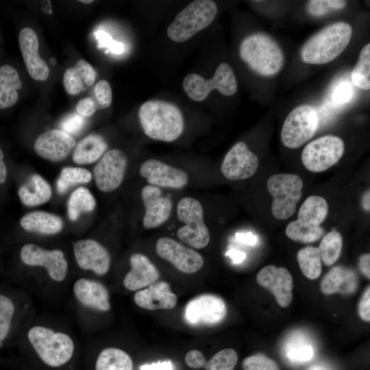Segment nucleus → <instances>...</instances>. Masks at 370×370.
Here are the masks:
<instances>
[{"label":"nucleus","mask_w":370,"mask_h":370,"mask_svg":"<svg viewBox=\"0 0 370 370\" xmlns=\"http://www.w3.org/2000/svg\"><path fill=\"white\" fill-rule=\"evenodd\" d=\"M138 117L145 134L156 140L174 141L184 131L181 110L168 101L158 99L145 101L140 107Z\"/></svg>","instance_id":"1"},{"label":"nucleus","mask_w":370,"mask_h":370,"mask_svg":"<svg viewBox=\"0 0 370 370\" xmlns=\"http://www.w3.org/2000/svg\"><path fill=\"white\" fill-rule=\"evenodd\" d=\"M352 35V28L345 22L328 25L304 43L301 49V59L311 64L329 63L345 49Z\"/></svg>","instance_id":"2"},{"label":"nucleus","mask_w":370,"mask_h":370,"mask_svg":"<svg viewBox=\"0 0 370 370\" xmlns=\"http://www.w3.org/2000/svg\"><path fill=\"white\" fill-rule=\"evenodd\" d=\"M27 338L40 362L50 369H59L73 358L75 345L66 334L36 325L27 332Z\"/></svg>","instance_id":"3"},{"label":"nucleus","mask_w":370,"mask_h":370,"mask_svg":"<svg viewBox=\"0 0 370 370\" xmlns=\"http://www.w3.org/2000/svg\"><path fill=\"white\" fill-rule=\"evenodd\" d=\"M239 54L254 71L266 77L279 73L284 63V53L278 43L263 33L247 36L241 43Z\"/></svg>","instance_id":"4"},{"label":"nucleus","mask_w":370,"mask_h":370,"mask_svg":"<svg viewBox=\"0 0 370 370\" xmlns=\"http://www.w3.org/2000/svg\"><path fill=\"white\" fill-rule=\"evenodd\" d=\"M217 12V6L214 1H193L177 14L167 28V35L174 42H184L207 27L213 21Z\"/></svg>","instance_id":"5"},{"label":"nucleus","mask_w":370,"mask_h":370,"mask_svg":"<svg viewBox=\"0 0 370 370\" xmlns=\"http://www.w3.org/2000/svg\"><path fill=\"white\" fill-rule=\"evenodd\" d=\"M177 214L184 223L177 230V238L191 247L200 249L206 247L210 241L208 228L204 220V210L197 199L186 197L177 205Z\"/></svg>","instance_id":"6"},{"label":"nucleus","mask_w":370,"mask_h":370,"mask_svg":"<svg viewBox=\"0 0 370 370\" xmlns=\"http://www.w3.org/2000/svg\"><path fill=\"white\" fill-rule=\"evenodd\" d=\"M267 186L273 198L271 205L273 216L279 220L291 217L301 197L302 179L296 174L277 173L269 177Z\"/></svg>","instance_id":"7"},{"label":"nucleus","mask_w":370,"mask_h":370,"mask_svg":"<svg viewBox=\"0 0 370 370\" xmlns=\"http://www.w3.org/2000/svg\"><path fill=\"white\" fill-rule=\"evenodd\" d=\"M182 86L187 95L195 101L204 100L213 89H217L223 95L231 96L238 88L234 73L225 62L218 66L211 79H206L198 74L190 73L184 77Z\"/></svg>","instance_id":"8"},{"label":"nucleus","mask_w":370,"mask_h":370,"mask_svg":"<svg viewBox=\"0 0 370 370\" xmlns=\"http://www.w3.org/2000/svg\"><path fill=\"white\" fill-rule=\"evenodd\" d=\"M318 125L315 109L306 104L299 106L285 119L281 130V140L288 148H298L313 136Z\"/></svg>","instance_id":"9"},{"label":"nucleus","mask_w":370,"mask_h":370,"mask_svg":"<svg viewBox=\"0 0 370 370\" xmlns=\"http://www.w3.org/2000/svg\"><path fill=\"white\" fill-rule=\"evenodd\" d=\"M345 151L343 140L338 136L326 135L307 144L301 153L304 166L314 173L324 171L336 164Z\"/></svg>","instance_id":"10"},{"label":"nucleus","mask_w":370,"mask_h":370,"mask_svg":"<svg viewBox=\"0 0 370 370\" xmlns=\"http://www.w3.org/2000/svg\"><path fill=\"white\" fill-rule=\"evenodd\" d=\"M227 308L220 297L203 294L190 300L184 308V319L191 325H214L225 317Z\"/></svg>","instance_id":"11"},{"label":"nucleus","mask_w":370,"mask_h":370,"mask_svg":"<svg viewBox=\"0 0 370 370\" xmlns=\"http://www.w3.org/2000/svg\"><path fill=\"white\" fill-rule=\"evenodd\" d=\"M156 251L184 273H195L204 265V258L199 252L169 237H161L157 241Z\"/></svg>","instance_id":"12"},{"label":"nucleus","mask_w":370,"mask_h":370,"mask_svg":"<svg viewBox=\"0 0 370 370\" xmlns=\"http://www.w3.org/2000/svg\"><path fill=\"white\" fill-rule=\"evenodd\" d=\"M127 165L123 151L112 149L106 151L94 169V176L98 188L106 193L116 190L122 183Z\"/></svg>","instance_id":"13"},{"label":"nucleus","mask_w":370,"mask_h":370,"mask_svg":"<svg viewBox=\"0 0 370 370\" xmlns=\"http://www.w3.org/2000/svg\"><path fill=\"white\" fill-rule=\"evenodd\" d=\"M22 262L28 266L45 267L54 281H63L67 274L68 263L59 249L46 250L34 244H26L21 249Z\"/></svg>","instance_id":"14"},{"label":"nucleus","mask_w":370,"mask_h":370,"mask_svg":"<svg viewBox=\"0 0 370 370\" xmlns=\"http://www.w3.org/2000/svg\"><path fill=\"white\" fill-rule=\"evenodd\" d=\"M258 156L244 142L236 143L227 151L221 164L223 176L232 181L251 177L258 167Z\"/></svg>","instance_id":"15"},{"label":"nucleus","mask_w":370,"mask_h":370,"mask_svg":"<svg viewBox=\"0 0 370 370\" xmlns=\"http://www.w3.org/2000/svg\"><path fill=\"white\" fill-rule=\"evenodd\" d=\"M139 171L149 185L158 188H182L189 180L188 173L184 170L156 159L145 161Z\"/></svg>","instance_id":"16"},{"label":"nucleus","mask_w":370,"mask_h":370,"mask_svg":"<svg viewBox=\"0 0 370 370\" xmlns=\"http://www.w3.org/2000/svg\"><path fill=\"white\" fill-rule=\"evenodd\" d=\"M258 283L269 289L280 306L286 308L292 300L293 278L284 267L268 265L261 269L256 276Z\"/></svg>","instance_id":"17"},{"label":"nucleus","mask_w":370,"mask_h":370,"mask_svg":"<svg viewBox=\"0 0 370 370\" xmlns=\"http://www.w3.org/2000/svg\"><path fill=\"white\" fill-rule=\"evenodd\" d=\"M141 198L145 208L143 224L146 229L157 227L169 218L173 203L162 195L161 190L152 185L145 186L141 190Z\"/></svg>","instance_id":"18"},{"label":"nucleus","mask_w":370,"mask_h":370,"mask_svg":"<svg viewBox=\"0 0 370 370\" xmlns=\"http://www.w3.org/2000/svg\"><path fill=\"white\" fill-rule=\"evenodd\" d=\"M73 137L61 130H49L36 140L34 150L42 158L58 162L66 158L75 147Z\"/></svg>","instance_id":"19"},{"label":"nucleus","mask_w":370,"mask_h":370,"mask_svg":"<svg viewBox=\"0 0 370 370\" xmlns=\"http://www.w3.org/2000/svg\"><path fill=\"white\" fill-rule=\"evenodd\" d=\"M73 252L78 266L84 270H91L99 275L108 273L110 256L107 249L92 239L79 240L73 245Z\"/></svg>","instance_id":"20"},{"label":"nucleus","mask_w":370,"mask_h":370,"mask_svg":"<svg viewBox=\"0 0 370 370\" xmlns=\"http://www.w3.org/2000/svg\"><path fill=\"white\" fill-rule=\"evenodd\" d=\"M18 43L30 76L38 81L46 80L49 75V69L39 55V42L36 32L30 27L23 28L19 33Z\"/></svg>","instance_id":"21"},{"label":"nucleus","mask_w":370,"mask_h":370,"mask_svg":"<svg viewBox=\"0 0 370 370\" xmlns=\"http://www.w3.org/2000/svg\"><path fill=\"white\" fill-rule=\"evenodd\" d=\"M134 299L136 305L148 310H169L177 302L176 295L171 292L169 283L164 281L156 282L146 288L137 291Z\"/></svg>","instance_id":"22"},{"label":"nucleus","mask_w":370,"mask_h":370,"mask_svg":"<svg viewBox=\"0 0 370 370\" xmlns=\"http://www.w3.org/2000/svg\"><path fill=\"white\" fill-rule=\"evenodd\" d=\"M131 269L123 278L124 287L130 291H138L156 282L159 271L144 254L136 253L130 258Z\"/></svg>","instance_id":"23"},{"label":"nucleus","mask_w":370,"mask_h":370,"mask_svg":"<svg viewBox=\"0 0 370 370\" xmlns=\"http://www.w3.org/2000/svg\"><path fill=\"white\" fill-rule=\"evenodd\" d=\"M73 289L76 299L83 306L104 312L110 310L109 293L101 283L81 278L74 283Z\"/></svg>","instance_id":"24"},{"label":"nucleus","mask_w":370,"mask_h":370,"mask_svg":"<svg viewBox=\"0 0 370 370\" xmlns=\"http://www.w3.org/2000/svg\"><path fill=\"white\" fill-rule=\"evenodd\" d=\"M95 78L96 72L92 66L85 60L79 59L74 66L64 72L63 84L69 95H75L91 86Z\"/></svg>","instance_id":"25"},{"label":"nucleus","mask_w":370,"mask_h":370,"mask_svg":"<svg viewBox=\"0 0 370 370\" xmlns=\"http://www.w3.org/2000/svg\"><path fill=\"white\" fill-rule=\"evenodd\" d=\"M357 286V277L350 269L343 267L332 268L322 280L321 288L325 295L334 293L349 294L353 293Z\"/></svg>","instance_id":"26"},{"label":"nucleus","mask_w":370,"mask_h":370,"mask_svg":"<svg viewBox=\"0 0 370 370\" xmlns=\"http://www.w3.org/2000/svg\"><path fill=\"white\" fill-rule=\"evenodd\" d=\"M20 224L29 232L50 235L59 233L63 227L62 220L55 214L44 211H34L23 216Z\"/></svg>","instance_id":"27"},{"label":"nucleus","mask_w":370,"mask_h":370,"mask_svg":"<svg viewBox=\"0 0 370 370\" xmlns=\"http://www.w3.org/2000/svg\"><path fill=\"white\" fill-rule=\"evenodd\" d=\"M18 196L25 206H38L49 200L51 197V188L42 177L33 174L27 182L20 187Z\"/></svg>","instance_id":"28"},{"label":"nucleus","mask_w":370,"mask_h":370,"mask_svg":"<svg viewBox=\"0 0 370 370\" xmlns=\"http://www.w3.org/2000/svg\"><path fill=\"white\" fill-rule=\"evenodd\" d=\"M18 71L12 66H0V109L14 106L18 98V90L22 88Z\"/></svg>","instance_id":"29"},{"label":"nucleus","mask_w":370,"mask_h":370,"mask_svg":"<svg viewBox=\"0 0 370 370\" xmlns=\"http://www.w3.org/2000/svg\"><path fill=\"white\" fill-rule=\"evenodd\" d=\"M107 148L108 145L101 136L89 135L75 145L73 160L78 164L93 163L103 156Z\"/></svg>","instance_id":"30"},{"label":"nucleus","mask_w":370,"mask_h":370,"mask_svg":"<svg viewBox=\"0 0 370 370\" xmlns=\"http://www.w3.org/2000/svg\"><path fill=\"white\" fill-rule=\"evenodd\" d=\"M95 370H133V361L123 349L107 347L97 356Z\"/></svg>","instance_id":"31"},{"label":"nucleus","mask_w":370,"mask_h":370,"mask_svg":"<svg viewBox=\"0 0 370 370\" xmlns=\"http://www.w3.org/2000/svg\"><path fill=\"white\" fill-rule=\"evenodd\" d=\"M328 204L323 197L309 196L299 208L297 219L309 225L320 226L328 215Z\"/></svg>","instance_id":"32"},{"label":"nucleus","mask_w":370,"mask_h":370,"mask_svg":"<svg viewBox=\"0 0 370 370\" xmlns=\"http://www.w3.org/2000/svg\"><path fill=\"white\" fill-rule=\"evenodd\" d=\"M286 358L291 363L301 365L312 360L314 356L312 345L303 335L295 333L284 346Z\"/></svg>","instance_id":"33"},{"label":"nucleus","mask_w":370,"mask_h":370,"mask_svg":"<svg viewBox=\"0 0 370 370\" xmlns=\"http://www.w3.org/2000/svg\"><path fill=\"white\" fill-rule=\"evenodd\" d=\"M96 206L92 193L85 187L74 190L68 201V215L71 221H75L83 212H91Z\"/></svg>","instance_id":"34"},{"label":"nucleus","mask_w":370,"mask_h":370,"mask_svg":"<svg viewBox=\"0 0 370 370\" xmlns=\"http://www.w3.org/2000/svg\"><path fill=\"white\" fill-rule=\"evenodd\" d=\"M297 259L303 274L310 280L318 278L322 271L321 258L318 247L308 246L301 249Z\"/></svg>","instance_id":"35"},{"label":"nucleus","mask_w":370,"mask_h":370,"mask_svg":"<svg viewBox=\"0 0 370 370\" xmlns=\"http://www.w3.org/2000/svg\"><path fill=\"white\" fill-rule=\"evenodd\" d=\"M285 232L294 241L310 243L318 241L323 236L324 230L321 226L309 225L297 219L288 224Z\"/></svg>","instance_id":"36"},{"label":"nucleus","mask_w":370,"mask_h":370,"mask_svg":"<svg viewBox=\"0 0 370 370\" xmlns=\"http://www.w3.org/2000/svg\"><path fill=\"white\" fill-rule=\"evenodd\" d=\"M342 245L343 238L338 232L332 230L326 234L318 248L321 261L328 266L333 264L341 255Z\"/></svg>","instance_id":"37"},{"label":"nucleus","mask_w":370,"mask_h":370,"mask_svg":"<svg viewBox=\"0 0 370 370\" xmlns=\"http://www.w3.org/2000/svg\"><path fill=\"white\" fill-rule=\"evenodd\" d=\"M354 85L362 90L370 88V44L367 43L360 52L358 62L351 73Z\"/></svg>","instance_id":"38"},{"label":"nucleus","mask_w":370,"mask_h":370,"mask_svg":"<svg viewBox=\"0 0 370 370\" xmlns=\"http://www.w3.org/2000/svg\"><path fill=\"white\" fill-rule=\"evenodd\" d=\"M92 174L89 171L81 167H64L62 169L57 180V189L60 194L65 193L72 186L89 182Z\"/></svg>","instance_id":"39"},{"label":"nucleus","mask_w":370,"mask_h":370,"mask_svg":"<svg viewBox=\"0 0 370 370\" xmlns=\"http://www.w3.org/2000/svg\"><path fill=\"white\" fill-rule=\"evenodd\" d=\"M15 312L14 301L8 295L0 293V349L10 334Z\"/></svg>","instance_id":"40"},{"label":"nucleus","mask_w":370,"mask_h":370,"mask_svg":"<svg viewBox=\"0 0 370 370\" xmlns=\"http://www.w3.org/2000/svg\"><path fill=\"white\" fill-rule=\"evenodd\" d=\"M238 354L233 349H224L215 354L205 365L206 370H234Z\"/></svg>","instance_id":"41"},{"label":"nucleus","mask_w":370,"mask_h":370,"mask_svg":"<svg viewBox=\"0 0 370 370\" xmlns=\"http://www.w3.org/2000/svg\"><path fill=\"white\" fill-rule=\"evenodd\" d=\"M346 1L342 0H311L307 5L308 12L314 16H321L332 11L345 8Z\"/></svg>","instance_id":"42"},{"label":"nucleus","mask_w":370,"mask_h":370,"mask_svg":"<svg viewBox=\"0 0 370 370\" xmlns=\"http://www.w3.org/2000/svg\"><path fill=\"white\" fill-rule=\"evenodd\" d=\"M243 370H280L278 364L262 354L246 358L243 362Z\"/></svg>","instance_id":"43"},{"label":"nucleus","mask_w":370,"mask_h":370,"mask_svg":"<svg viewBox=\"0 0 370 370\" xmlns=\"http://www.w3.org/2000/svg\"><path fill=\"white\" fill-rule=\"evenodd\" d=\"M96 101H94L97 110L108 108L112 99V89L109 82L105 79L99 81L94 88Z\"/></svg>","instance_id":"44"},{"label":"nucleus","mask_w":370,"mask_h":370,"mask_svg":"<svg viewBox=\"0 0 370 370\" xmlns=\"http://www.w3.org/2000/svg\"><path fill=\"white\" fill-rule=\"evenodd\" d=\"M95 36L98 40L99 48H107L114 54H121L125 50L124 45L114 40L111 36L103 30H97L95 32Z\"/></svg>","instance_id":"45"},{"label":"nucleus","mask_w":370,"mask_h":370,"mask_svg":"<svg viewBox=\"0 0 370 370\" xmlns=\"http://www.w3.org/2000/svg\"><path fill=\"white\" fill-rule=\"evenodd\" d=\"M86 119L77 113L71 114L64 118L60 123L61 130L69 135L79 134L84 127Z\"/></svg>","instance_id":"46"},{"label":"nucleus","mask_w":370,"mask_h":370,"mask_svg":"<svg viewBox=\"0 0 370 370\" xmlns=\"http://www.w3.org/2000/svg\"><path fill=\"white\" fill-rule=\"evenodd\" d=\"M352 85L347 81H341L333 89L332 99L336 104H343L349 101L353 96Z\"/></svg>","instance_id":"47"},{"label":"nucleus","mask_w":370,"mask_h":370,"mask_svg":"<svg viewBox=\"0 0 370 370\" xmlns=\"http://www.w3.org/2000/svg\"><path fill=\"white\" fill-rule=\"evenodd\" d=\"M76 113L86 118L90 117L97 110L96 104L93 99L86 97L81 99L76 105Z\"/></svg>","instance_id":"48"},{"label":"nucleus","mask_w":370,"mask_h":370,"mask_svg":"<svg viewBox=\"0 0 370 370\" xmlns=\"http://www.w3.org/2000/svg\"><path fill=\"white\" fill-rule=\"evenodd\" d=\"M185 363L192 369L204 367L206 360L203 354L197 349L189 351L184 358Z\"/></svg>","instance_id":"49"},{"label":"nucleus","mask_w":370,"mask_h":370,"mask_svg":"<svg viewBox=\"0 0 370 370\" xmlns=\"http://www.w3.org/2000/svg\"><path fill=\"white\" fill-rule=\"evenodd\" d=\"M370 288L365 291L358 305V312L361 319L365 321H370Z\"/></svg>","instance_id":"50"},{"label":"nucleus","mask_w":370,"mask_h":370,"mask_svg":"<svg viewBox=\"0 0 370 370\" xmlns=\"http://www.w3.org/2000/svg\"><path fill=\"white\" fill-rule=\"evenodd\" d=\"M139 370H175V366L171 360H166L143 365Z\"/></svg>","instance_id":"51"},{"label":"nucleus","mask_w":370,"mask_h":370,"mask_svg":"<svg viewBox=\"0 0 370 370\" xmlns=\"http://www.w3.org/2000/svg\"><path fill=\"white\" fill-rule=\"evenodd\" d=\"M236 239L244 244L256 245L258 243V237L251 232H241L236 234Z\"/></svg>","instance_id":"52"},{"label":"nucleus","mask_w":370,"mask_h":370,"mask_svg":"<svg viewBox=\"0 0 370 370\" xmlns=\"http://www.w3.org/2000/svg\"><path fill=\"white\" fill-rule=\"evenodd\" d=\"M359 268L361 272L368 279L370 278V255L365 254L362 255L359 260Z\"/></svg>","instance_id":"53"},{"label":"nucleus","mask_w":370,"mask_h":370,"mask_svg":"<svg viewBox=\"0 0 370 370\" xmlns=\"http://www.w3.org/2000/svg\"><path fill=\"white\" fill-rule=\"evenodd\" d=\"M225 255L229 256L232 262L236 264L243 262L246 257L245 252L237 249H230L227 251Z\"/></svg>","instance_id":"54"},{"label":"nucleus","mask_w":370,"mask_h":370,"mask_svg":"<svg viewBox=\"0 0 370 370\" xmlns=\"http://www.w3.org/2000/svg\"><path fill=\"white\" fill-rule=\"evenodd\" d=\"M3 153L0 148V184H3L6 180L7 171L4 162L2 161Z\"/></svg>","instance_id":"55"},{"label":"nucleus","mask_w":370,"mask_h":370,"mask_svg":"<svg viewBox=\"0 0 370 370\" xmlns=\"http://www.w3.org/2000/svg\"><path fill=\"white\" fill-rule=\"evenodd\" d=\"M369 197H370L369 190L366 191L362 197V208L365 209V210H366L367 212H369L370 210Z\"/></svg>","instance_id":"56"},{"label":"nucleus","mask_w":370,"mask_h":370,"mask_svg":"<svg viewBox=\"0 0 370 370\" xmlns=\"http://www.w3.org/2000/svg\"><path fill=\"white\" fill-rule=\"evenodd\" d=\"M310 370H324L322 367H313Z\"/></svg>","instance_id":"57"},{"label":"nucleus","mask_w":370,"mask_h":370,"mask_svg":"<svg viewBox=\"0 0 370 370\" xmlns=\"http://www.w3.org/2000/svg\"><path fill=\"white\" fill-rule=\"evenodd\" d=\"M80 2L84 3H91L92 2V0H81Z\"/></svg>","instance_id":"58"},{"label":"nucleus","mask_w":370,"mask_h":370,"mask_svg":"<svg viewBox=\"0 0 370 370\" xmlns=\"http://www.w3.org/2000/svg\"><path fill=\"white\" fill-rule=\"evenodd\" d=\"M56 62V60L55 59V58H51L50 59V63L53 65H54Z\"/></svg>","instance_id":"59"}]
</instances>
